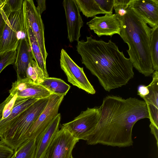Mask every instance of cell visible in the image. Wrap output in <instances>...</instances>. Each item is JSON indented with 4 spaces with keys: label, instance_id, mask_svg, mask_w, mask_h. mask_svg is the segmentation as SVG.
Here are the masks:
<instances>
[{
    "label": "cell",
    "instance_id": "1",
    "mask_svg": "<svg viewBox=\"0 0 158 158\" xmlns=\"http://www.w3.org/2000/svg\"><path fill=\"white\" fill-rule=\"evenodd\" d=\"M100 119L86 143L124 148L132 146V131L138 120L149 118L146 104L135 98L113 95L104 98Z\"/></svg>",
    "mask_w": 158,
    "mask_h": 158
},
{
    "label": "cell",
    "instance_id": "2",
    "mask_svg": "<svg viewBox=\"0 0 158 158\" xmlns=\"http://www.w3.org/2000/svg\"><path fill=\"white\" fill-rule=\"evenodd\" d=\"M77 51L82 64L98 78L106 91L122 87L134 77L133 64L115 44L91 36L77 41Z\"/></svg>",
    "mask_w": 158,
    "mask_h": 158
},
{
    "label": "cell",
    "instance_id": "3",
    "mask_svg": "<svg viewBox=\"0 0 158 158\" xmlns=\"http://www.w3.org/2000/svg\"><path fill=\"white\" fill-rule=\"evenodd\" d=\"M119 19L120 36L128 45L127 51L133 67L145 76L151 75L155 71L150 50L152 28L129 7L127 13Z\"/></svg>",
    "mask_w": 158,
    "mask_h": 158
},
{
    "label": "cell",
    "instance_id": "4",
    "mask_svg": "<svg viewBox=\"0 0 158 158\" xmlns=\"http://www.w3.org/2000/svg\"><path fill=\"white\" fill-rule=\"evenodd\" d=\"M49 98L38 100L19 114L0 137L1 140L14 151L16 150L27 141L26 135L29 130L45 108Z\"/></svg>",
    "mask_w": 158,
    "mask_h": 158
},
{
    "label": "cell",
    "instance_id": "5",
    "mask_svg": "<svg viewBox=\"0 0 158 158\" xmlns=\"http://www.w3.org/2000/svg\"><path fill=\"white\" fill-rule=\"evenodd\" d=\"M26 37L23 7L6 16L0 39V54L16 50L21 39Z\"/></svg>",
    "mask_w": 158,
    "mask_h": 158
},
{
    "label": "cell",
    "instance_id": "6",
    "mask_svg": "<svg viewBox=\"0 0 158 158\" xmlns=\"http://www.w3.org/2000/svg\"><path fill=\"white\" fill-rule=\"evenodd\" d=\"M101 109V105L92 108H87L73 120L63 124L61 126L76 139L86 141L98 123Z\"/></svg>",
    "mask_w": 158,
    "mask_h": 158
},
{
    "label": "cell",
    "instance_id": "7",
    "mask_svg": "<svg viewBox=\"0 0 158 158\" xmlns=\"http://www.w3.org/2000/svg\"><path fill=\"white\" fill-rule=\"evenodd\" d=\"M60 64L69 83L88 94L95 93V90L85 73L83 68L79 67L63 49L60 52Z\"/></svg>",
    "mask_w": 158,
    "mask_h": 158
},
{
    "label": "cell",
    "instance_id": "8",
    "mask_svg": "<svg viewBox=\"0 0 158 158\" xmlns=\"http://www.w3.org/2000/svg\"><path fill=\"white\" fill-rule=\"evenodd\" d=\"M64 96L54 94L50 96L47 105L32 125L26 135V140L36 138L58 114Z\"/></svg>",
    "mask_w": 158,
    "mask_h": 158
},
{
    "label": "cell",
    "instance_id": "9",
    "mask_svg": "<svg viewBox=\"0 0 158 158\" xmlns=\"http://www.w3.org/2000/svg\"><path fill=\"white\" fill-rule=\"evenodd\" d=\"M23 7L25 18L37 39L44 60L46 62L48 54L46 49L44 26L41 15L33 0H24Z\"/></svg>",
    "mask_w": 158,
    "mask_h": 158
},
{
    "label": "cell",
    "instance_id": "10",
    "mask_svg": "<svg viewBox=\"0 0 158 158\" xmlns=\"http://www.w3.org/2000/svg\"><path fill=\"white\" fill-rule=\"evenodd\" d=\"M78 139L61 126L48 149L44 158H70Z\"/></svg>",
    "mask_w": 158,
    "mask_h": 158
},
{
    "label": "cell",
    "instance_id": "11",
    "mask_svg": "<svg viewBox=\"0 0 158 158\" xmlns=\"http://www.w3.org/2000/svg\"><path fill=\"white\" fill-rule=\"evenodd\" d=\"M148 91L140 97L145 102L149 116L151 133L156 139L158 146V71L152 73V81L147 85Z\"/></svg>",
    "mask_w": 158,
    "mask_h": 158
},
{
    "label": "cell",
    "instance_id": "12",
    "mask_svg": "<svg viewBox=\"0 0 158 158\" xmlns=\"http://www.w3.org/2000/svg\"><path fill=\"white\" fill-rule=\"evenodd\" d=\"M9 92L13 96L16 95L18 98L38 99L48 98L52 94L42 85L34 83L27 78L13 82Z\"/></svg>",
    "mask_w": 158,
    "mask_h": 158
},
{
    "label": "cell",
    "instance_id": "13",
    "mask_svg": "<svg viewBox=\"0 0 158 158\" xmlns=\"http://www.w3.org/2000/svg\"><path fill=\"white\" fill-rule=\"evenodd\" d=\"M86 24L99 37L102 35L112 37L116 34L120 35L121 22L115 14H106L103 16H95Z\"/></svg>",
    "mask_w": 158,
    "mask_h": 158
},
{
    "label": "cell",
    "instance_id": "14",
    "mask_svg": "<svg viewBox=\"0 0 158 158\" xmlns=\"http://www.w3.org/2000/svg\"><path fill=\"white\" fill-rule=\"evenodd\" d=\"M66 20L68 39L70 43L79 41L80 30L83 22L80 11L75 0H64L63 2Z\"/></svg>",
    "mask_w": 158,
    "mask_h": 158
},
{
    "label": "cell",
    "instance_id": "15",
    "mask_svg": "<svg viewBox=\"0 0 158 158\" xmlns=\"http://www.w3.org/2000/svg\"><path fill=\"white\" fill-rule=\"evenodd\" d=\"M129 7L151 28L158 26V0H131Z\"/></svg>",
    "mask_w": 158,
    "mask_h": 158
},
{
    "label": "cell",
    "instance_id": "16",
    "mask_svg": "<svg viewBox=\"0 0 158 158\" xmlns=\"http://www.w3.org/2000/svg\"><path fill=\"white\" fill-rule=\"evenodd\" d=\"M61 115L58 113L52 122L36 138L34 158H44L46 153L59 130Z\"/></svg>",
    "mask_w": 158,
    "mask_h": 158
},
{
    "label": "cell",
    "instance_id": "17",
    "mask_svg": "<svg viewBox=\"0 0 158 158\" xmlns=\"http://www.w3.org/2000/svg\"><path fill=\"white\" fill-rule=\"evenodd\" d=\"M16 51V56L14 64L17 80H19L27 78V69L33 60L31 47L26 36L21 39Z\"/></svg>",
    "mask_w": 158,
    "mask_h": 158
},
{
    "label": "cell",
    "instance_id": "18",
    "mask_svg": "<svg viewBox=\"0 0 158 158\" xmlns=\"http://www.w3.org/2000/svg\"><path fill=\"white\" fill-rule=\"evenodd\" d=\"M38 99L33 98H20L16 97L9 115L0 119V137L9 129L16 118Z\"/></svg>",
    "mask_w": 158,
    "mask_h": 158
},
{
    "label": "cell",
    "instance_id": "19",
    "mask_svg": "<svg viewBox=\"0 0 158 158\" xmlns=\"http://www.w3.org/2000/svg\"><path fill=\"white\" fill-rule=\"evenodd\" d=\"M26 35L31 48L33 58L43 71L46 78L49 77L46 66L37 39L24 16Z\"/></svg>",
    "mask_w": 158,
    "mask_h": 158
},
{
    "label": "cell",
    "instance_id": "20",
    "mask_svg": "<svg viewBox=\"0 0 158 158\" xmlns=\"http://www.w3.org/2000/svg\"><path fill=\"white\" fill-rule=\"evenodd\" d=\"M52 94L65 96L70 88V86L62 79L55 77L45 78L40 84Z\"/></svg>",
    "mask_w": 158,
    "mask_h": 158
},
{
    "label": "cell",
    "instance_id": "21",
    "mask_svg": "<svg viewBox=\"0 0 158 158\" xmlns=\"http://www.w3.org/2000/svg\"><path fill=\"white\" fill-rule=\"evenodd\" d=\"M80 11L87 18L94 17L99 14H106L95 0H75Z\"/></svg>",
    "mask_w": 158,
    "mask_h": 158
},
{
    "label": "cell",
    "instance_id": "22",
    "mask_svg": "<svg viewBox=\"0 0 158 158\" xmlns=\"http://www.w3.org/2000/svg\"><path fill=\"white\" fill-rule=\"evenodd\" d=\"M36 138L28 139L15 151L10 158H34Z\"/></svg>",
    "mask_w": 158,
    "mask_h": 158
},
{
    "label": "cell",
    "instance_id": "23",
    "mask_svg": "<svg viewBox=\"0 0 158 158\" xmlns=\"http://www.w3.org/2000/svg\"><path fill=\"white\" fill-rule=\"evenodd\" d=\"M150 50L153 69L158 71V26L152 28Z\"/></svg>",
    "mask_w": 158,
    "mask_h": 158
},
{
    "label": "cell",
    "instance_id": "24",
    "mask_svg": "<svg viewBox=\"0 0 158 158\" xmlns=\"http://www.w3.org/2000/svg\"><path fill=\"white\" fill-rule=\"evenodd\" d=\"M27 77L34 83L40 84L46 78L44 73L36 62L33 60L30 63L26 72Z\"/></svg>",
    "mask_w": 158,
    "mask_h": 158
},
{
    "label": "cell",
    "instance_id": "25",
    "mask_svg": "<svg viewBox=\"0 0 158 158\" xmlns=\"http://www.w3.org/2000/svg\"><path fill=\"white\" fill-rule=\"evenodd\" d=\"M23 0H5L0 6L6 16L11 12L17 11L23 7Z\"/></svg>",
    "mask_w": 158,
    "mask_h": 158
},
{
    "label": "cell",
    "instance_id": "26",
    "mask_svg": "<svg viewBox=\"0 0 158 158\" xmlns=\"http://www.w3.org/2000/svg\"><path fill=\"white\" fill-rule=\"evenodd\" d=\"M16 54V50L0 54V73L7 66L14 64Z\"/></svg>",
    "mask_w": 158,
    "mask_h": 158
},
{
    "label": "cell",
    "instance_id": "27",
    "mask_svg": "<svg viewBox=\"0 0 158 158\" xmlns=\"http://www.w3.org/2000/svg\"><path fill=\"white\" fill-rule=\"evenodd\" d=\"M131 0H114L113 8L115 14L119 18L124 16L127 13Z\"/></svg>",
    "mask_w": 158,
    "mask_h": 158
},
{
    "label": "cell",
    "instance_id": "28",
    "mask_svg": "<svg viewBox=\"0 0 158 158\" xmlns=\"http://www.w3.org/2000/svg\"><path fill=\"white\" fill-rule=\"evenodd\" d=\"M100 8L106 14L113 13L114 0H95Z\"/></svg>",
    "mask_w": 158,
    "mask_h": 158
},
{
    "label": "cell",
    "instance_id": "29",
    "mask_svg": "<svg viewBox=\"0 0 158 158\" xmlns=\"http://www.w3.org/2000/svg\"><path fill=\"white\" fill-rule=\"evenodd\" d=\"M14 151L6 145L4 142L0 141V158H10Z\"/></svg>",
    "mask_w": 158,
    "mask_h": 158
},
{
    "label": "cell",
    "instance_id": "30",
    "mask_svg": "<svg viewBox=\"0 0 158 158\" xmlns=\"http://www.w3.org/2000/svg\"><path fill=\"white\" fill-rule=\"evenodd\" d=\"M6 16L0 7V39L5 25Z\"/></svg>",
    "mask_w": 158,
    "mask_h": 158
},
{
    "label": "cell",
    "instance_id": "31",
    "mask_svg": "<svg viewBox=\"0 0 158 158\" xmlns=\"http://www.w3.org/2000/svg\"><path fill=\"white\" fill-rule=\"evenodd\" d=\"M37 3V9L40 14L41 15L42 13L46 9V1L38 0L36 1Z\"/></svg>",
    "mask_w": 158,
    "mask_h": 158
},
{
    "label": "cell",
    "instance_id": "32",
    "mask_svg": "<svg viewBox=\"0 0 158 158\" xmlns=\"http://www.w3.org/2000/svg\"><path fill=\"white\" fill-rule=\"evenodd\" d=\"M13 97L12 95L10 94L3 102L0 104V119L2 118L3 111L5 106L11 99Z\"/></svg>",
    "mask_w": 158,
    "mask_h": 158
},
{
    "label": "cell",
    "instance_id": "33",
    "mask_svg": "<svg viewBox=\"0 0 158 158\" xmlns=\"http://www.w3.org/2000/svg\"><path fill=\"white\" fill-rule=\"evenodd\" d=\"M4 0H0V6H1L3 3Z\"/></svg>",
    "mask_w": 158,
    "mask_h": 158
},
{
    "label": "cell",
    "instance_id": "34",
    "mask_svg": "<svg viewBox=\"0 0 158 158\" xmlns=\"http://www.w3.org/2000/svg\"><path fill=\"white\" fill-rule=\"evenodd\" d=\"M70 158H73L72 155L71 156Z\"/></svg>",
    "mask_w": 158,
    "mask_h": 158
},
{
    "label": "cell",
    "instance_id": "35",
    "mask_svg": "<svg viewBox=\"0 0 158 158\" xmlns=\"http://www.w3.org/2000/svg\"></svg>",
    "mask_w": 158,
    "mask_h": 158
}]
</instances>
